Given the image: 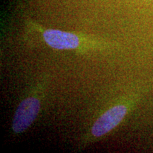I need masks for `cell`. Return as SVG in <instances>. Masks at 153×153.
I'll return each mask as SVG.
<instances>
[{
  "instance_id": "6da1fadb",
  "label": "cell",
  "mask_w": 153,
  "mask_h": 153,
  "mask_svg": "<svg viewBox=\"0 0 153 153\" xmlns=\"http://www.w3.org/2000/svg\"><path fill=\"white\" fill-rule=\"evenodd\" d=\"M41 104L36 97H28L20 103L14 114L13 131L21 133L26 131L37 117Z\"/></svg>"
},
{
  "instance_id": "7a4b0ae2",
  "label": "cell",
  "mask_w": 153,
  "mask_h": 153,
  "mask_svg": "<svg viewBox=\"0 0 153 153\" xmlns=\"http://www.w3.org/2000/svg\"><path fill=\"white\" fill-rule=\"evenodd\" d=\"M128 112V107L120 104L115 106L102 114L96 120L91 129L94 137H101L116 127Z\"/></svg>"
},
{
  "instance_id": "3957f363",
  "label": "cell",
  "mask_w": 153,
  "mask_h": 153,
  "mask_svg": "<svg viewBox=\"0 0 153 153\" xmlns=\"http://www.w3.org/2000/svg\"><path fill=\"white\" fill-rule=\"evenodd\" d=\"M43 38L48 45L55 49H74L79 45L77 36L60 30H45L43 32Z\"/></svg>"
}]
</instances>
